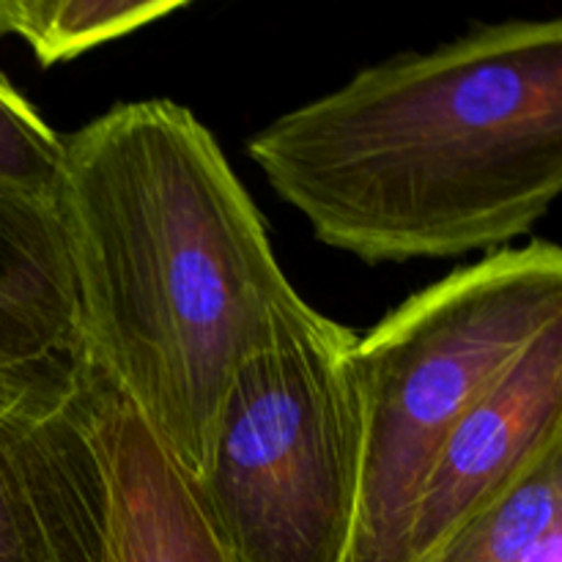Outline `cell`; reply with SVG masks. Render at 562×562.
Returning a JSON list of instances; mask_svg holds the SVG:
<instances>
[{"label": "cell", "instance_id": "cell-2", "mask_svg": "<svg viewBox=\"0 0 562 562\" xmlns=\"http://www.w3.org/2000/svg\"><path fill=\"white\" fill-rule=\"evenodd\" d=\"M313 236L366 263L503 250L562 190V20L366 66L247 140Z\"/></svg>", "mask_w": 562, "mask_h": 562}, {"label": "cell", "instance_id": "cell-4", "mask_svg": "<svg viewBox=\"0 0 562 562\" xmlns=\"http://www.w3.org/2000/svg\"><path fill=\"white\" fill-rule=\"evenodd\" d=\"M355 340L302 302L236 373L192 481L231 562H346L362 472Z\"/></svg>", "mask_w": 562, "mask_h": 562}, {"label": "cell", "instance_id": "cell-3", "mask_svg": "<svg viewBox=\"0 0 562 562\" xmlns=\"http://www.w3.org/2000/svg\"><path fill=\"white\" fill-rule=\"evenodd\" d=\"M562 322V250L503 247L417 291L355 340L362 472L346 562H401L423 481L456 423Z\"/></svg>", "mask_w": 562, "mask_h": 562}, {"label": "cell", "instance_id": "cell-6", "mask_svg": "<svg viewBox=\"0 0 562 562\" xmlns=\"http://www.w3.org/2000/svg\"><path fill=\"white\" fill-rule=\"evenodd\" d=\"M562 437V322L543 329L439 448L406 525L401 562H417L497 497Z\"/></svg>", "mask_w": 562, "mask_h": 562}, {"label": "cell", "instance_id": "cell-5", "mask_svg": "<svg viewBox=\"0 0 562 562\" xmlns=\"http://www.w3.org/2000/svg\"><path fill=\"white\" fill-rule=\"evenodd\" d=\"M104 376L80 340L0 366V562H104Z\"/></svg>", "mask_w": 562, "mask_h": 562}, {"label": "cell", "instance_id": "cell-10", "mask_svg": "<svg viewBox=\"0 0 562 562\" xmlns=\"http://www.w3.org/2000/svg\"><path fill=\"white\" fill-rule=\"evenodd\" d=\"M184 0H0V36H16L38 64H64L159 22Z\"/></svg>", "mask_w": 562, "mask_h": 562}, {"label": "cell", "instance_id": "cell-11", "mask_svg": "<svg viewBox=\"0 0 562 562\" xmlns=\"http://www.w3.org/2000/svg\"><path fill=\"white\" fill-rule=\"evenodd\" d=\"M64 137L0 75V187L55 198Z\"/></svg>", "mask_w": 562, "mask_h": 562}, {"label": "cell", "instance_id": "cell-7", "mask_svg": "<svg viewBox=\"0 0 562 562\" xmlns=\"http://www.w3.org/2000/svg\"><path fill=\"white\" fill-rule=\"evenodd\" d=\"M99 442L110 497L104 562H231L192 477L108 379Z\"/></svg>", "mask_w": 562, "mask_h": 562}, {"label": "cell", "instance_id": "cell-8", "mask_svg": "<svg viewBox=\"0 0 562 562\" xmlns=\"http://www.w3.org/2000/svg\"><path fill=\"white\" fill-rule=\"evenodd\" d=\"M75 340V272L55 198L0 187V366Z\"/></svg>", "mask_w": 562, "mask_h": 562}, {"label": "cell", "instance_id": "cell-9", "mask_svg": "<svg viewBox=\"0 0 562 562\" xmlns=\"http://www.w3.org/2000/svg\"><path fill=\"white\" fill-rule=\"evenodd\" d=\"M417 562H562V437Z\"/></svg>", "mask_w": 562, "mask_h": 562}, {"label": "cell", "instance_id": "cell-1", "mask_svg": "<svg viewBox=\"0 0 562 562\" xmlns=\"http://www.w3.org/2000/svg\"><path fill=\"white\" fill-rule=\"evenodd\" d=\"M55 206L91 366L198 481L236 373L302 305L217 137L173 99L64 137Z\"/></svg>", "mask_w": 562, "mask_h": 562}]
</instances>
